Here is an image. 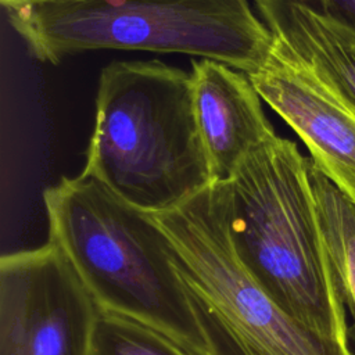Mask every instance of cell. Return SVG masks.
Wrapping results in <instances>:
<instances>
[{
	"label": "cell",
	"instance_id": "obj_1",
	"mask_svg": "<svg viewBox=\"0 0 355 355\" xmlns=\"http://www.w3.org/2000/svg\"><path fill=\"white\" fill-rule=\"evenodd\" d=\"M236 252L269 297L295 322L348 352L351 333L322 239L309 158L275 136L252 150L227 182Z\"/></svg>",
	"mask_w": 355,
	"mask_h": 355
},
{
	"label": "cell",
	"instance_id": "obj_2",
	"mask_svg": "<svg viewBox=\"0 0 355 355\" xmlns=\"http://www.w3.org/2000/svg\"><path fill=\"white\" fill-rule=\"evenodd\" d=\"M57 244L100 311L140 323L187 355H214L175 272L165 233L100 180L61 178L43 193Z\"/></svg>",
	"mask_w": 355,
	"mask_h": 355
},
{
	"label": "cell",
	"instance_id": "obj_3",
	"mask_svg": "<svg viewBox=\"0 0 355 355\" xmlns=\"http://www.w3.org/2000/svg\"><path fill=\"white\" fill-rule=\"evenodd\" d=\"M82 173L146 212L171 209L212 183L191 72L151 61L103 68Z\"/></svg>",
	"mask_w": 355,
	"mask_h": 355
},
{
	"label": "cell",
	"instance_id": "obj_4",
	"mask_svg": "<svg viewBox=\"0 0 355 355\" xmlns=\"http://www.w3.org/2000/svg\"><path fill=\"white\" fill-rule=\"evenodd\" d=\"M42 62L92 50L183 53L245 75L266 62L273 35L247 0H72L8 11Z\"/></svg>",
	"mask_w": 355,
	"mask_h": 355
},
{
	"label": "cell",
	"instance_id": "obj_5",
	"mask_svg": "<svg viewBox=\"0 0 355 355\" xmlns=\"http://www.w3.org/2000/svg\"><path fill=\"white\" fill-rule=\"evenodd\" d=\"M151 216L214 355H355L295 322L247 270L230 237L227 182Z\"/></svg>",
	"mask_w": 355,
	"mask_h": 355
},
{
	"label": "cell",
	"instance_id": "obj_6",
	"mask_svg": "<svg viewBox=\"0 0 355 355\" xmlns=\"http://www.w3.org/2000/svg\"><path fill=\"white\" fill-rule=\"evenodd\" d=\"M98 306L53 241L0 259V355H89Z\"/></svg>",
	"mask_w": 355,
	"mask_h": 355
},
{
	"label": "cell",
	"instance_id": "obj_7",
	"mask_svg": "<svg viewBox=\"0 0 355 355\" xmlns=\"http://www.w3.org/2000/svg\"><path fill=\"white\" fill-rule=\"evenodd\" d=\"M247 76L355 205V107L275 36L265 65Z\"/></svg>",
	"mask_w": 355,
	"mask_h": 355
},
{
	"label": "cell",
	"instance_id": "obj_8",
	"mask_svg": "<svg viewBox=\"0 0 355 355\" xmlns=\"http://www.w3.org/2000/svg\"><path fill=\"white\" fill-rule=\"evenodd\" d=\"M194 111L212 183L230 182L244 158L276 136L250 78L214 60L191 61Z\"/></svg>",
	"mask_w": 355,
	"mask_h": 355
},
{
	"label": "cell",
	"instance_id": "obj_9",
	"mask_svg": "<svg viewBox=\"0 0 355 355\" xmlns=\"http://www.w3.org/2000/svg\"><path fill=\"white\" fill-rule=\"evenodd\" d=\"M272 35L355 107V29L283 0H254Z\"/></svg>",
	"mask_w": 355,
	"mask_h": 355
},
{
	"label": "cell",
	"instance_id": "obj_10",
	"mask_svg": "<svg viewBox=\"0 0 355 355\" xmlns=\"http://www.w3.org/2000/svg\"><path fill=\"white\" fill-rule=\"evenodd\" d=\"M309 180L322 239L352 319L349 333L355 343V205L311 158Z\"/></svg>",
	"mask_w": 355,
	"mask_h": 355
},
{
	"label": "cell",
	"instance_id": "obj_11",
	"mask_svg": "<svg viewBox=\"0 0 355 355\" xmlns=\"http://www.w3.org/2000/svg\"><path fill=\"white\" fill-rule=\"evenodd\" d=\"M89 355H187L165 337L133 320L100 311Z\"/></svg>",
	"mask_w": 355,
	"mask_h": 355
},
{
	"label": "cell",
	"instance_id": "obj_12",
	"mask_svg": "<svg viewBox=\"0 0 355 355\" xmlns=\"http://www.w3.org/2000/svg\"><path fill=\"white\" fill-rule=\"evenodd\" d=\"M333 17L355 29V0H283Z\"/></svg>",
	"mask_w": 355,
	"mask_h": 355
},
{
	"label": "cell",
	"instance_id": "obj_13",
	"mask_svg": "<svg viewBox=\"0 0 355 355\" xmlns=\"http://www.w3.org/2000/svg\"><path fill=\"white\" fill-rule=\"evenodd\" d=\"M62 1H72V0H0V4L8 12V11L21 10V8H25V7L54 4V3H62Z\"/></svg>",
	"mask_w": 355,
	"mask_h": 355
}]
</instances>
